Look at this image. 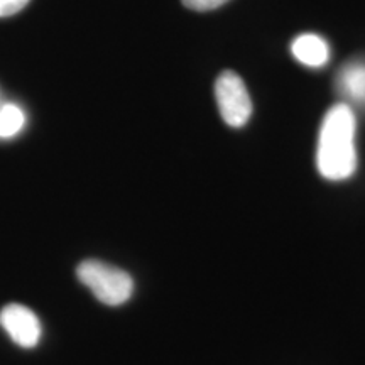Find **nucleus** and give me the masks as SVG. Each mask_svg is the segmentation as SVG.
Listing matches in <instances>:
<instances>
[{
	"label": "nucleus",
	"mask_w": 365,
	"mask_h": 365,
	"mask_svg": "<svg viewBox=\"0 0 365 365\" xmlns=\"http://www.w3.org/2000/svg\"><path fill=\"white\" fill-rule=\"evenodd\" d=\"M355 132L357 122L350 105H333L322 122L317 150L318 171L325 180H346L357 170Z\"/></svg>",
	"instance_id": "nucleus-1"
},
{
	"label": "nucleus",
	"mask_w": 365,
	"mask_h": 365,
	"mask_svg": "<svg viewBox=\"0 0 365 365\" xmlns=\"http://www.w3.org/2000/svg\"><path fill=\"white\" fill-rule=\"evenodd\" d=\"M80 282L107 307H120L134 293V281L122 269L102 261H83L76 267Z\"/></svg>",
	"instance_id": "nucleus-2"
},
{
	"label": "nucleus",
	"mask_w": 365,
	"mask_h": 365,
	"mask_svg": "<svg viewBox=\"0 0 365 365\" xmlns=\"http://www.w3.org/2000/svg\"><path fill=\"white\" fill-rule=\"evenodd\" d=\"M215 98L218 112L227 125L244 127L252 115V100L244 80L234 71H223L217 78Z\"/></svg>",
	"instance_id": "nucleus-3"
},
{
	"label": "nucleus",
	"mask_w": 365,
	"mask_h": 365,
	"mask_svg": "<svg viewBox=\"0 0 365 365\" xmlns=\"http://www.w3.org/2000/svg\"><path fill=\"white\" fill-rule=\"evenodd\" d=\"M0 327L21 349H34L39 344L41 333H43L36 313L22 304H7L6 308H2Z\"/></svg>",
	"instance_id": "nucleus-4"
},
{
	"label": "nucleus",
	"mask_w": 365,
	"mask_h": 365,
	"mask_svg": "<svg viewBox=\"0 0 365 365\" xmlns=\"http://www.w3.org/2000/svg\"><path fill=\"white\" fill-rule=\"evenodd\" d=\"M336 90L349 102L365 107V61L346 63L336 76Z\"/></svg>",
	"instance_id": "nucleus-5"
},
{
	"label": "nucleus",
	"mask_w": 365,
	"mask_h": 365,
	"mask_svg": "<svg viewBox=\"0 0 365 365\" xmlns=\"http://www.w3.org/2000/svg\"><path fill=\"white\" fill-rule=\"evenodd\" d=\"M291 53L301 65L319 68L330 59V46L317 34H301L291 44Z\"/></svg>",
	"instance_id": "nucleus-6"
},
{
	"label": "nucleus",
	"mask_w": 365,
	"mask_h": 365,
	"mask_svg": "<svg viewBox=\"0 0 365 365\" xmlns=\"http://www.w3.org/2000/svg\"><path fill=\"white\" fill-rule=\"evenodd\" d=\"M26 124V115L16 105H4L0 108V137L7 139L19 134Z\"/></svg>",
	"instance_id": "nucleus-7"
},
{
	"label": "nucleus",
	"mask_w": 365,
	"mask_h": 365,
	"mask_svg": "<svg viewBox=\"0 0 365 365\" xmlns=\"http://www.w3.org/2000/svg\"><path fill=\"white\" fill-rule=\"evenodd\" d=\"M182 6L191 9V11L198 12H208L213 11V9L222 7L223 4H227L228 0H181Z\"/></svg>",
	"instance_id": "nucleus-8"
},
{
	"label": "nucleus",
	"mask_w": 365,
	"mask_h": 365,
	"mask_svg": "<svg viewBox=\"0 0 365 365\" xmlns=\"http://www.w3.org/2000/svg\"><path fill=\"white\" fill-rule=\"evenodd\" d=\"M29 0H0V17H9L21 12Z\"/></svg>",
	"instance_id": "nucleus-9"
}]
</instances>
